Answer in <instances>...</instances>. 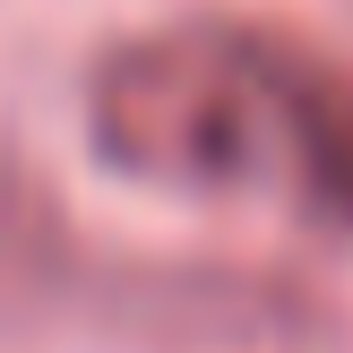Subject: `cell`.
Segmentation results:
<instances>
[{
    "instance_id": "2",
    "label": "cell",
    "mask_w": 353,
    "mask_h": 353,
    "mask_svg": "<svg viewBox=\"0 0 353 353\" xmlns=\"http://www.w3.org/2000/svg\"><path fill=\"white\" fill-rule=\"evenodd\" d=\"M95 285V268L69 241V216L26 181V172L0 164V310H34L61 302V293Z\"/></svg>"
},
{
    "instance_id": "1",
    "label": "cell",
    "mask_w": 353,
    "mask_h": 353,
    "mask_svg": "<svg viewBox=\"0 0 353 353\" xmlns=\"http://www.w3.org/2000/svg\"><path fill=\"white\" fill-rule=\"evenodd\" d=\"M86 130L112 172L181 199L285 207L353 233V69L250 17H190L103 52Z\"/></svg>"
}]
</instances>
